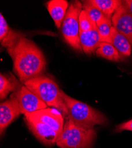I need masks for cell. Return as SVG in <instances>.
I'll use <instances>...</instances> for the list:
<instances>
[{
	"label": "cell",
	"mask_w": 132,
	"mask_h": 148,
	"mask_svg": "<svg viewBox=\"0 0 132 148\" xmlns=\"http://www.w3.org/2000/svg\"><path fill=\"white\" fill-rule=\"evenodd\" d=\"M111 23L113 27L125 36L132 46V15L123 3L113 14Z\"/></svg>",
	"instance_id": "10"
},
{
	"label": "cell",
	"mask_w": 132,
	"mask_h": 148,
	"mask_svg": "<svg viewBox=\"0 0 132 148\" xmlns=\"http://www.w3.org/2000/svg\"><path fill=\"white\" fill-rule=\"evenodd\" d=\"M20 83L13 76L0 74V98L3 100L11 92L16 91L19 87Z\"/></svg>",
	"instance_id": "16"
},
{
	"label": "cell",
	"mask_w": 132,
	"mask_h": 148,
	"mask_svg": "<svg viewBox=\"0 0 132 148\" xmlns=\"http://www.w3.org/2000/svg\"><path fill=\"white\" fill-rule=\"evenodd\" d=\"M94 7L100 10L104 15L111 20L112 17L117 8L122 4L120 0H88Z\"/></svg>",
	"instance_id": "15"
},
{
	"label": "cell",
	"mask_w": 132,
	"mask_h": 148,
	"mask_svg": "<svg viewBox=\"0 0 132 148\" xmlns=\"http://www.w3.org/2000/svg\"><path fill=\"white\" fill-rule=\"evenodd\" d=\"M61 94L67 109L66 116L78 126L90 129L107 123L105 116L97 110L69 97L62 90Z\"/></svg>",
	"instance_id": "2"
},
{
	"label": "cell",
	"mask_w": 132,
	"mask_h": 148,
	"mask_svg": "<svg viewBox=\"0 0 132 148\" xmlns=\"http://www.w3.org/2000/svg\"><path fill=\"white\" fill-rule=\"evenodd\" d=\"M111 44L117 49L122 60L131 55V45L125 36L120 33L113 26L111 32Z\"/></svg>",
	"instance_id": "14"
},
{
	"label": "cell",
	"mask_w": 132,
	"mask_h": 148,
	"mask_svg": "<svg viewBox=\"0 0 132 148\" xmlns=\"http://www.w3.org/2000/svg\"><path fill=\"white\" fill-rule=\"evenodd\" d=\"M82 10L79 1H72L61 26V32L65 42L74 50L82 52L79 40V16Z\"/></svg>",
	"instance_id": "5"
},
{
	"label": "cell",
	"mask_w": 132,
	"mask_h": 148,
	"mask_svg": "<svg viewBox=\"0 0 132 148\" xmlns=\"http://www.w3.org/2000/svg\"><path fill=\"white\" fill-rule=\"evenodd\" d=\"M116 130L117 132H122L124 130H128L132 132V119L130 120L124 122L122 124H120L119 125L116 126Z\"/></svg>",
	"instance_id": "21"
},
{
	"label": "cell",
	"mask_w": 132,
	"mask_h": 148,
	"mask_svg": "<svg viewBox=\"0 0 132 148\" xmlns=\"http://www.w3.org/2000/svg\"><path fill=\"white\" fill-rule=\"evenodd\" d=\"M23 38H26V35L10 28L3 14L1 13L0 14V42H1V45L6 48V49L13 48Z\"/></svg>",
	"instance_id": "11"
},
{
	"label": "cell",
	"mask_w": 132,
	"mask_h": 148,
	"mask_svg": "<svg viewBox=\"0 0 132 148\" xmlns=\"http://www.w3.org/2000/svg\"><path fill=\"white\" fill-rule=\"evenodd\" d=\"M98 57H101L114 62H120L122 59L117 49L109 43L101 42L95 51Z\"/></svg>",
	"instance_id": "17"
},
{
	"label": "cell",
	"mask_w": 132,
	"mask_h": 148,
	"mask_svg": "<svg viewBox=\"0 0 132 148\" xmlns=\"http://www.w3.org/2000/svg\"><path fill=\"white\" fill-rule=\"evenodd\" d=\"M69 5L65 0H51L46 3V8L58 29L61 27Z\"/></svg>",
	"instance_id": "13"
},
{
	"label": "cell",
	"mask_w": 132,
	"mask_h": 148,
	"mask_svg": "<svg viewBox=\"0 0 132 148\" xmlns=\"http://www.w3.org/2000/svg\"><path fill=\"white\" fill-rule=\"evenodd\" d=\"M95 138L94 129L78 126L67 116L63 131L56 144L60 148H91Z\"/></svg>",
	"instance_id": "4"
},
{
	"label": "cell",
	"mask_w": 132,
	"mask_h": 148,
	"mask_svg": "<svg viewBox=\"0 0 132 148\" xmlns=\"http://www.w3.org/2000/svg\"><path fill=\"white\" fill-rule=\"evenodd\" d=\"M122 3L129 11V13L132 15V0H125V1H122Z\"/></svg>",
	"instance_id": "22"
},
{
	"label": "cell",
	"mask_w": 132,
	"mask_h": 148,
	"mask_svg": "<svg viewBox=\"0 0 132 148\" xmlns=\"http://www.w3.org/2000/svg\"><path fill=\"white\" fill-rule=\"evenodd\" d=\"M24 85L47 106L53 107L67 114L61 89L51 78L41 75L26 81Z\"/></svg>",
	"instance_id": "3"
},
{
	"label": "cell",
	"mask_w": 132,
	"mask_h": 148,
	"mask_svg": "<svg viewBox=\"0 0 132 148\" xmlns=\"http://www.w3.org/2000/svg\"><path fill=\"white\" fill-rule=\"evenodd\" d=\"M18 103L21 114L25 115L47 108V106L23 85L13 92Z\"/></svg>",
	"instance_id": "7"
},
{
	"label": "cell",
	"mask_w": 132,
	"mask_h": 148,
	"mask_svg": "<svg viewBox=\"0 0 132 148\" xmlns=\"http://www.w3.org/2000/svg\"><path fill=\"white\" fill-rule=\"evenodd\" d=\"M26 125L39 141L46 146H53L56 143L57 134L49 126L38 120L25 118Z\"/></svg>",
	"instance_id": "9"
},
{
	"label": "cell",
	"mask_w": 132,
	"mask_h": 148,
	"mask_svg": "<svg viewBox=\"0 0 132 148\" xmlns=\"http://www.w3.org/2000/svg\"><path fill=\"white\" fill-rule=\"evenodd\" d=\"M82 2L83 10L87 12L89 17L94 23L97 24L101 20L106 17L100 10L92 5L89 1H83Z\"/></svg>",
	"instance_id": "19"
},
{
	"label": "cell",
	"mask_w": 132,
	"mask_h": 148,
	"mask_svg": "<svg viewBox=\"0 0 132 148\" xmlns=\"http://www.w3.org/2000/svg\"><path fill=\"white\" fill-rule=\"evenodd\" d=\"M79 40L82 51L87 55L93 54L101 43L97 27L87 32H79Z\"/></svg>",
	"instance_id": "12"
},
{
	"label": "cell",
	"mask_w": 132,
	"mask_h": 148,
	"mask_svg": "<svg viewBox=\"0 0 132 148\" xmlns=\"http://www.w3.org/2000/svg\"><path fill=\"white\" fill-rule=\"evenodd\" d=\"M79 32H87L95 27H97L96 24L91 21L87 12L83 9L79 16Z\"/></svg>",
	"instance_id": "20"
},
{
	"label": "cell",
	"mask_w": 132,
	"mask_h": 148,
	"mask_svg": "<svg viewBox=\"0 0 132 148\" xmlns=\"http://www.w3.org/2000/svg\"><path fill=\"white\" fill-rule=\"evenodd\" d=\"M25 117L39 121L49 126L56 132L58 137L64 129V117L59 110L56 108H45L31 113L26 114Z\"/></svg>",
	"instance_id": "6"
},
{
	"label": "cell",
	"mask_w": 132,
	"mask_h": 148,
	"mask_svg": "<svg viewBox=\"0 0 132 148\" xmlns=\"http://www.w3.org/2000/svg\"><path fill=\"white\" fill-rule=\"evenodd\" d=\"M21 114L17 100L12 94L8 100L0 104V133L3 134L6 128Z\"/></svg>",
	"instance_id": "8"
},
{
	"label": "cell",
	"mask_w": 132,
	"mask_h": 148,
	"mask_svg": "<svg viewBox=\"0 0 132 148\" xmlns=\"http://www.w3.org/2000/svg\"><path fill=\"white\" fill-rule=\"evenodd\" d=\"M96 25H97L101 42L111 43V32L113 27L111 20L107 17H104L96 24Z\"/></svg>",
	"instance_id": "18"
},
{
	"label": "cell",
	"mask_w": 132,
	"mask_h": 148,
	"mask_svg": "<svg viewBox=\"0 0 132 148\" xmlns=\"http://www.w3.org/2000/svg\"><path fill=\"white\" fill-rule=\"evenodd\" d=\"M13 60V70L23 84L41 75L45 70L46 60L40 49L33 41L23 38L13 48L7 49Z\"/></svg>",
	"instance_id": "1"
}]
</instances>
